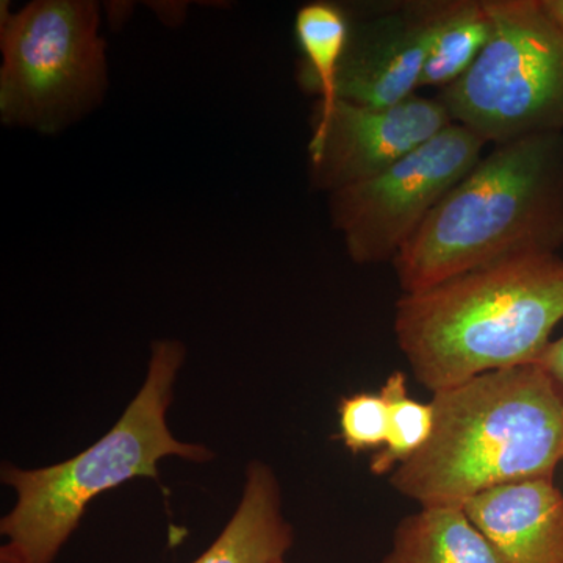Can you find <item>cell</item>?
I'll list each match as a JSON object with an SVG mask.
<instances>
[{
    "label": "cell",
    "instance_id": "obj_1",
    "mask_svg": "<svg viewBox=\"0 0 563 563\" xmlns=\"http://www.w3.org/2000/svg\"><path fill=\"white\" fill-rule=\"evenodd\" d=\"M431 437L390 474L420 507H463L474 496L554 479L563 462V393L542 366L481 374L432 393Z\"/></svg>",
    "mask_w": 563,
    "mask_h": 563
},
{
    "label": "cell",
    "instance_id": "obj_2",
    "mask_svg": "<svg viewBox=\"0 0 563 563\" xmlns=\"http://www.w3.org/2000/svg\"><path fill=\"white\" fill-rule=\"evenodd\" d=\"M563 321V258L523 255L396 302L395 336L415 380L435 393L533 365Z\"/></svg>",
    "mask_w": 563,
    "mask_h": 563
},
{
    "label": "cell",
    "instance_id": "obj_3",
    "mask_svg": "<svg viewBox=\"0 0 563 563\" xmlns=\"http://www.w3.org/2000/svg\"><path fill=\"white\" fill-rule=\"evenodd\" d=\"M563 247V132L496 144L393 261L404 292Z\"/></svg>",
    "mask_w": 563,
    "mask_h": 563
},
{
    "label": "cell",
    "instance_id": "obj_4",
    "mask_svg": "<svg viewBox=\"0 0 563 563\" xmlns=\"http://www.w3.org/2000/svg\"><path fill=\"white\" fill-rule=\"evenodd\" d=\"M176 340L152 344L146 379L117 424L88 450L68 461L24 470L3 463L2 484L16 495L13 509L0 520V532L29 563H54L79 528L92 499L133 479L161 481L158 463L179 457L210 462L206 444L185 443L169 429L168 410L185 362Z\"/></svg>",
    "mask_w": 563,
    "mask_h": 563
},
{
    "label": "cell",
    "instance_id": "obj_5",
    "mask_svg": "<svg viewBox=\"0 0 563 563\" xmlns=\"http://www.w3.org/2000/svg\"><path fill=\"white\" fill-rule=\"evenodd\" d=\"M492 36L439 91L453 122L488 144L563 132V29L540 0H484Z\"/></svg>",
    "mask_w": 563,
    "mask_h": 563
},
{
    "label": "cell",
    "instance_id": "obj_6",
    "mask_svg": "<svg viewBox=\"0 0 563 563\" xmlns=\"http://www.w3.org/2000/svg\"><path fill=\"white\" fill-rule=\"evenodd\" d=\"M0 114L11 125L60 132L101 101L107 87L99 10L87 0H38L2 11Z\"/></svg>",
    "mask_w": 563,
    "mask_h": 563
},
{
    "label": "cell",
    "instance_id": "obj_7",
    "mask_svg": "<svg viewBox=\"0 0 563 563\" xmlns=\"http://www.w3.org/2000/svg\"><path fill=\"white\" fill-rule=\"evenodd\" d=\"M487 141L453 124L372 179L329 196L352 262H393L426 218L484 157Z\"/></svg>",
    "mask_w": 563,
    "mask_h": 563
},
{
    "label": "cell",
    "instance_id": "obj_8",
    "mask_svg": "<svg viewBox=\"0 0 563 563\" xmlns=\"http://www.w3.org/2000/svg\"><path fill=\"white\" fill-rule=\"evenodd\" d=\"M450 124V111L439 98L415 95L383 109L340 99L329 117L313 118L310 179L329 195L361 184L384 173Z\"/></svg>",
    "mask_w": 563,
    "mask_h": 563
},
{
    "label": "cell",
    "instance_id": "obj_9",
    "mask_svg": "<svg viewBox=\"0 0 563 563\" xmlns=\"http://www.w3.org/2000/svg\"><path fill=\"white\" fill-rule=\"evenodd\" d=\"M440 7L442 0H410L350 20L339 99L383 109L418 95Z\"/></svg>",
    "mask_w": 563,
    "mask_h": 563
},
{
    "label": "cell",
    "instance_id": "obj_10",
    "mask_svg": "<svg viewBox=\"0 0 563 563\" xmlns=\"http://www.w3.org/2000/svg\"><path fill=\"white\" fill-rule=\"evenodd\" d=\"M463 510L504 563H563V493L554 479L492 488Z\"/></svg>",
    "mask_w": 563,
    "mask_h": 563
},
{
    "label": "cell",
    "instance_id": "obj_11",
    "mask_svg": "<svg viewBox=\"0 0 563 563\" xmlns=\"http://www.w3.org/2000/svg\"><path fill=\"white\" fill-rule=\"evenodd\" d=\"M292 543L295 532L282 512L276 473L265 462L252 461L231 520L191 563H273L284 559Z\"/></svg>",
    "mask_w": 563,
    "mask_h": 563
},
{
    "label": "cell",
    "instance_id": "obj_12",
    "mask_svg": "<svg viewBox=\"0 0 563 563\" xmlns=\"http://www.w3.org/2000/svg\"><path fill=\"white\" fill-rule=\"evenodd\" d=\"M383 563H504L463 507H421L399 521Z\"/></svg>",
    "mask_w": 563,
    "mask_h": 563
},
{
    "label": "cell",
    "instance_id": "obj_13",
    "mask_svg": "<svg viewBox=\"0 0 563 563\" xmlns=\"http://www.w3.org/2000/svg\"><path fill=\"white\" fill-rule=\"evenodd\" d=\"M295 27L303 55L298 80L309 95L318 96L313 118L322 120L340 101L339 74L350 38V20L342 7L314 2L299 9Z\"/></svg>",
    "mask_w": 563,
    "mask_h": 563
},
{
    "label": "cell",
    "instance_id": "obj_14",
    "mask_svg": "<svg viewBox=\"0 0 563 563\" xmlns=\"http://www.w3.org/2000/svg\"><path fill=\"white\" fill-rule=\"evenodd\" d=\"M490 36L492 20L484 0H442L420 90L442 91L465 76Z\"/></svg>",
    "mask_w": 563,
    "mask_h": 563
},
{
    "label": "cell",
    "instance_id": "obj_15",
    "mask_svg": "<svg viewBox=\"0 0 563 563\" xmlns=\"http://www.w3.org/2000/svg\"><path fill=\"white\" fill-rule=\"evenodd\" d=\"M379 393L388 406V435L383 450L369 463V470L376 476H384L424 448L432 432L433 410L431 402L410 398L406 374L401 372L391 373Z\"/></svg>",
    "mask_w": 563,
    "mask_h": 563
},
{
    "label": "cell",
    "instance_id": "obj_16",
    "mask_svg": "<svg viewBox=\"0 0 563 563\" xmlns=\"http://www.w3.org/2000/svg\"><path fill=\"white\" fill-rule=\"evenodd\" d=\"M340 435L352 453L383 450L388 435V406L380 393H355L339 404Z\"/></svg>",
    "mask_w": 563,
    "mask_h": 563
},
{
    "label": "cell",
    "instance_id": "obj_17",
    "mask_svg": "<svg viewBox=\"0 0 563 563\" xmlns=\"http://www.w3.org/2000/svg\"><path fill=\"white\" fill-rule=\"evenodd\" d=\"M537 365L542 366L548 376L558 385L559 390L563 393V335L550 343Z\"/></svg>",
    "mask_w": 563,
    "mask_h": 563
},
{
    "label": "cell",
    "instance_id": "obj_18",
    "mask_svg": "<svg viewBox=\"0 0 563 563\" xmlns=\"http://www.w3.org/2000/svg\"><path fill=\"white\" fill-rule=\"evenodd\" d=\"M0 563H29L14 544L7 542L0 548Z\"/></svg>",
    "mask_w": 563,
    "mask_h": 563
},
{
    "label": "cell",
    "instance_id": "obj_19",
    "mask_svg": "<svg viewBox=\"0 0 563 563\" xmlns=\"http://www.w3.org/2000/svg\"><path fill=\"white\" fill-rule=\"evenodd\" d=\"M543 9L563 29V0H540Z\"/></svg>",
    "mask_w": 563,
    "mask_h": 563
},
{
    "label": "cell",
    "instance_id": "obj_20",
    "mask_svg": "<svg viewBox=\"0 0 563 563\" xmlns=\"http://www.w3.org/2000/svg\"><path fill=\"white\" fill-rule=\"evenodd\" d=\"M273 563H285L284 559H280V561H276V562H273Z\"/></svg>",
    "mask_w": 563,
    "mask_h": 563
}]
</instances>
